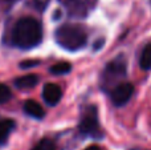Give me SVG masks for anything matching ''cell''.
I'll return each mask as SVG.
<instances>
[{
    "label": "cell",
    "instance_id": "cell-1",
    "mask_svg": "<svg viewBox=\"0 0 151 150\" xmlns=\"http://www.w3.org/2000/svg\"><path fill=\"white\" fill-rule=\"evenodd\" d=\"M42 29L40 23L33 17H21L12 31L13 45L21 49H29L41 43Z\"/></svg>",
    "mask_w": 151,
    "mask_h": 150
},
{
    "label": "cell",
    "instance_id": "cell-2",
    "mask_svg": "<svg viewBox=\"0 0 151 150\" xmlns=\"http://www.w3.org/2000/svg\"><path fill=\"white\" fill-rule=\"evenodd\" d=\"M56 41L60 47L66 50H78L83 48L88 41V35L85 29L76 24H65L56 29Z\"/></svg>",
    "mask_w": 151,
    "mask_h": 150
},
{
    "label": "cell",
    "instance_id": "cell-3",
    "mask_svg": "<svg viewBox=\"0 0 151 150\" xmlns=\"http://www.w3.org/2000/svg\"><path fill=\"white\" fill-rule=\"evenodd\" d=\"M78 130L82 136L99 138L102 136V132L99 129L98 114H97L96 106H89L82 114V118L78 125Z\"/></svg>",
    "mask_w": 151,
    "mask_h": 150
},
{
    "label": "cell",
    "instance_id": "cell-4",
    "mask_svg": "<svg viewBox=\"0 0 151 150\" xmlns=\"http://www.w3.org/2000/svg\"><path fill=\"white\" fill-rule=\"evenodd\" d=\"M134 93V87L130 82H121L113 89L111 101L115 106H123L131 98Z\"/></svg>",
    "mask_w": 151,
    "mask_h": 150
},
{
    "label": "cell",
    "instance_id": "cell-5",
    "mask_svg": "<svg viewBox=\"0 0 151 150\" xmlns=\"http://www.w3.org/2000/svg\"><path fill=\"white\" fill-rule=\"evenodd\" d=\"M126 73V61L123 60V57H117L115 60L110 61L107 64L106 69H105V81L106 82H111L114 80L123 77Z\"/></svg>",
    "mask_w": 151,
    "mask_h": 150
},
{
    "label": "cell",
    "instance_id": "cell-6",
    "mask_svg": "<svg viewBox=\"0 0 151 150\" xmlns=\"http://www.w3.org/2000/svg\"><path fill=\"white\" fill-rule=\"evenodd\" d=\"M42 97H44L45 102L50 106H55L58 104V101L61 100V89L58 85L48 82L44 85L42 89Z\"/></svg>",
    "mask_w": 151,
    "mask_h": 150
},
{
    "label": "cell",
    "instance_id": "cell-7",
    "mask_svg": "<svg viewBox=\"0 0 151 150\" xmlns=\"http://www.w3.org/2000/svg\"><path fill=\"white\" fill-rule=\"evenodd\" d=\"M24 112H25L28 116L33 117V118H42L45 114L42 106L33 100H28L24 102Z\"/></svg>",
    "mask_w": 151,
    "mask_h": 150
},
{
    "label": "cell",
    "instance_id": "cell-8",
    "mask_svg": "<svg viewBox=\"0 0 151 150\" xmlns=\"http://www.w3.org/2000/svg\"><path fill=\"white\" fill-rule=\"evenodd\" d=\"M15 128V121L12 120H0V145L5 144L9 134Z\"/></svg>",
    "mask_w": 151,
    "mask_h": 150
},
{
    "label": "cell",
    "instance_id": "cell-9",
    "mask_svg": "<svg viewBox=\"0 0 151 150\" xmlns=\"http://www.w3.org/2000/svg\"><path fill=\"white\" fill-rule=\"evenodd\" d=\"M39 79L35 74H27V76L19 77V79L15 80V85L20 89H29V88H33L35 85L37 84Z\"/></svg>",
    "mask_w": 151,
    "mask_h": 150
},
{
    "label": "cell",
    "instance_id": "cell-10",
    "mask_svg": "<svg viewBox=\"0 0 151 150\" xmlns=\"http://www.w3.org/2000/svg\"><path fill=\"white\" fill-rule=\"evenodd\" d=\"M139 65H141L142 69L147 71V69H151V43L147 44L146 47L143 48L141 53V58H139Z\"/></svg>",
    "mask_w": 151,
    "mask_h": 150
},
{
    "label": "cell",
    "instance_id": "cell-11",
    "mask_svg": "<svg viewBox=\"0 0 151 150\" xmlns=\"http://www.w3.org/2000/svg\"><path fill=\"white\" fill-rule=\"evenodd\" d=\"M70 69H72V66L69 63H57L53 66H50V73L56 74V76H58V74H66L68 72H70Z\"/></svg>",
    "mask_w": 151,
    "mask_h": 150
},
{
    "label": "cell",
    "instance_id": "cell-12",
    "mask_svg": "<svg viewBox=\"0 0 151 150\" xmlns=\"http://www.w3.org/2000/svg\"><path fill=\"white\" fill-rule=\"evenodd\" d=\"M32 150H57V148H56L55 142H53L52 140L44 138V140H41L39 144H36Z\"/></svg>",
    "mask_w": 151,
    "mask_h": 150
},
{
    "label": "cell",
    "instance_id": "cell-13",
    "mask_svg": "<svg viewBox=\"0 0 151 150\" xmlns=\"http://www.w3.org/2000/svg\"><path fill=\"white\" fill-rule=\"evenodd\" d=\"M11 98V90L7 85L1 84L0 82V104H4L7 102L8 100Z\"/></svg>",
    "mask_w": 151,
    "mask_h": 150
},
{
    "label": "cell",
    "instance_id": "cell-14",
    "mask_svg": "<svg viewBox=\"0 0 151 150\" xmlns=\"http://www.w3.org/2000/svg\"><path fill=\"white\" fill-rule=\"evenodd\" d=\"M39 64V61L37 60H31V61H23L21 63V68H29V66H35V65H37Z\"/></svg>",
    "mask_w": 151,
    "mask_h": 150
},
{
    "label": "cell",
    "instance_id": "cell-15",
    "mask_svg": "<svg viewBox=\"0 0 151 150\" xmlns=\"http://www.w3.org/2000/svg\"><path fill=\"white\" fill-rule=\"evenodd\" d=\"M85 150H101V149H99L97 145H91V146H89V148H86Z\"/></svg>",
    "mask_w": 151,
    "mask_h": 150
}]
</instances>
